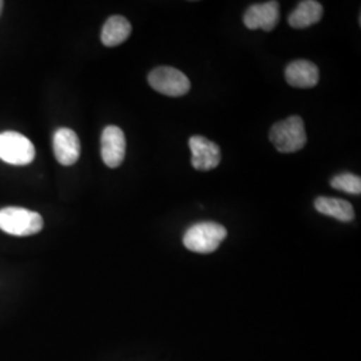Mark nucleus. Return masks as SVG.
<instances>
[{"label":"nucleus","mask_w":361,"mask_h":361,"mask_svg":"<svg viewBox=\"0 0 361 361\" xmlns=\"http://www.w3.org/2000/svg\"><path fill=\"white\" fill-rule=\"evenodd\" d=\"M286 82L297 89H312L319 83V67L305 59H298L288 65L285 70Z\"/></svg>","instance_id":"nucleus-10"},{"label":"nucleus","mask_w":361,"mask_h":361,"mask_svg":"<svg viewBox=\"0 0 361 361\" xmlns=\"http://www.w3.org/2000/svg\"><path fill=\"white\" fill-rule=\"evenodd\" d=\"M52 149L56 161L63 166H71L80 155V142L74 130L61 128L54 133Z\"/></svg>","instance_id":"nucleus-8"},{"label":"nucleus","mask_w":361,"mask_h":361,"mask_svg":"<svg viewBox=\"0 0 361 361\" xmlns=\"http://www.w3.org/2000/svg\"><path fill=\"white\" fill-rule=\"evenodd\" d=\"M131 34V25L129 20L121 15L110 16L102 28L101 40L106 47H116L125 40Z\"/></svg>","instance_id":"nucleus-12"},{"label":"nucleus","mask_w":361,"mask_h":361,"mask_svg":"<svg viewBox=\"0 0 361 361\" xmlns=\"http://www.w3.org/2000/svg\"><path fill=\"white\" fill-rule=\"evenodd\" d=\"M101 154L107 168L121 166L126 155V137L118 126L104 128L101 137Z\"/></svg>","instance_id":"nucleus-6"},{"label":"nucleus","mask_w":361,"mask_h":361,"mask_svg":"<svg viewBox=\"0 0 361 361\" xmlns=\"http://www.w3.org/2000/svg\"><path fill=\"white\" fill-rule=\"evenodd\" d=\"M331 186L336 190H340L344 193L357 194V195L361 193L360 177L350 173H343L334 177L331 180Z\"/></svg>","instance_id":"nucleus-14"},{"label":"nucleus","mask_w":361,"mask_h":361,"mask_svg":"<svg viewBox=\"0 0 361 361\" xmlns=\"http://www.w3.org/2000/svg\"><path fill=\"white\" fill-rule=\"evenodd\" d=\"M3 6H4V1L0 0V13H1V10H3Z\"/></svg>","instance_id":"nucleus-15"},{"label":"nucleus","mask_w":361,"mask_h":361,"mask_svg":"<svg viewBox=\"0 0 361 361\" xmlns=\"http://www.w3.org/2000/svg\"><path fill=\"white\" fill-rule=\"evenodd\" d=\"M189 147L192 150V165L195 170L207 171L219 166L221 152L216 143L205 137L194 135L189 140Z\"/></svg>","instance_id":"nucleus-9"},{"label":"nucleus","mask_w":361,"mask_h":361,"mask_svg":"<svg viewBox=\"0 0 361 361\" xmlns=\"http://www.w3.org/2000/svg\"><path fill=\"white\" fill-rule=\"evenodd\" d=\"M0 159L15 166H26L35 159V147L20 133H0Z\"/></svg>","instance_id":"nucleus-4"},{"label":"nucleus","mask_w":361,"mask_h":361,"mask_svg":"<svg viewBox=\"0 0 361 361\" xmlns=\"http://www.w3.org/2000/svg\"><path fill=\"white\" fill-rule=\"evenodd\" d=\"M269 140L280 153H296L307 143V134L302 118L289 116L273 125Z\"/></svg>","instance_id":"nucleus-1"},{"label":"nucleus","mask_w":361,"mask_h":361,"mask_svg":"<svg viewBox=\"0 0 361 361\" xmlns=\"http://www.w3.org/2000/svg\"><path fill=\"white\" fill-rule=\"evenodd\" d=\"M323 6L316 0H305L297 4L296 8L290 13L288 22L289 25L301 30L319 23L323 18Z\"/></svg>","instance_id":"nucleus-11"},{"label":"nucleus","mask_w":361,"mask_h":361,"mask_svg":"<svg viewBox=\"0 0 361 361\" xmlns=\"http://www.w3.org/2000/svg\"><path fill=\"white\" fill-rule=\"evenodd\" d=\"M149 85L157 92L168 97H182L190 90V80L180 70L161 66L149 74Z\"/></svg>","instance_id":"nucleus-5"},{"label":"nucleus","mask_w":361,"mask_h":361,"mask_svg":"<svg viewBox=\"0 0 361 361\" xmlns=\"http://www.w3.org/2000/svg\"><path fill=\"white\" fill-rule=\"evenodd\" d=\"M226 235V229L217 222H200L186 231L183 245L194 253L207 255L217 250Z\"/></svg>","instance_id":"nucleus-2"},{"label":"nucleus","mask_w":361,"mask_h":361,"mask_svg":"<svg viewBox=\"0 0 361 361\" xmlns=\"http://www.w3.org/2000/svg\"><path fill=\"white\" fill-rule=\"evenodd\" d=\"M314 207L319 213L324 216L341 221V222H350L355 219V210L352 204L334 197H319L314 201Z\"/></svg>","instance_id":"nucleus-13"},{"label":"nucleus","mask_w":361,"mask_h":361,"mask_svg":"<svg viewBox=\"0 0 361 361\" xmlns=\"http://www.w3.org/2000/svg\"><path fill=\"white\" fill-rule=\"evenodd\" d=\"M280 20V4L279 1H267L253 4L246 10L244 25L249 30L273 31Z\"/></svg>","instance_id":"nucleus-7"},{"label":"nucleus","mask_w":361,"mask_h":361,"mask_svg":"<svg viewBox=\"0 0 361 361\" xmlns=\"http://www.w3.org/2000/svg\"><path fill=\"white\" fill-rule=\"evenodd\" d=\"M42 216L25 207L0 209V231L11 235L26 237L37 234L43 229Z\"/></svg>","instance_id":"nucleus-3"}]
</instances>
